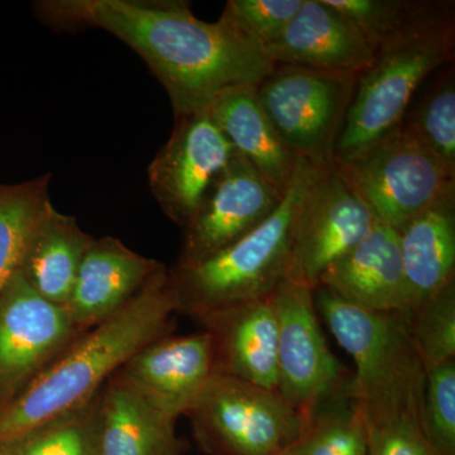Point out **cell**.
<instances>
[{
  "mask_svg": "<svg viewBox=\"0 0 455 455\" xmlns=\"http://www.w3.org/2000/svg\"><path fill=\"white\" fill-rule=\"evenodd\" d=\"M188 416L197 444L212 455H277L299 442L307 421L277 391L220 373Z\"/></svg>",
  "mask_w": 455,
  "mask_h": 455,
  "instance_id": "8992f818",
  "label": "cell"
},
{
  "mask_svg": "<svg viewBox=\"0 0 455 455\" xmlns=\"http://www.w3.org/2000/svg\"><path fill=\"white\" fill-rule=\"evenodd\" d=\"M116 373L176 421L196 406L220 371L211 334L204 331L158 338L132 355Z\"/></svg>",
  "mask_w": 455,
  "mask_h": 455,
  "instance_id": "5bb4252c",
  "label": "cell"
},
{
  "mask_svg": "<svg viewBox=\"0 0 455 455\" xmlns=\"http://www.w3.org/2000/svg\"><path fill=\"white\" fill-rule=\"evenodd\" d=\"M51 175L0 184V293L20 271L33 230L52 206Z\"/></svg>",
  "mask_w": 455,
  "mask_h": 455,
  "instance_id": "603a6c76",
  "label": "cell"
},
{
  "mask_svg": "<svg viewBox=\"0 0 455 455\" xmlns=\"http://www.w3.org/2000/svg\"><path fill=\"white\" fill-rule=\"evenodd\" d=\"M100 395L68 414L0 443V455H99Z\"/></svg>",
  "mask_w": 455,
  "mask_h": 455,
  "instance_id": "cb8c5ba5",
  "label": "cell"
},
{
  "mask_svg": "<svg viewBox=\"0 0 455 455\" xmlns=\"http://www.w3.org/2000/svg\"><path fill=\"white\" fill-rule=\"evenodd\" d=\"M335 167L376 220L397 230L455 194V173L401 125L358 157Z\"/></svg>",
  "mask_w": 455,
  "mask_h": 455,
  "instance_id": "ba28073f",
  "label": "cell"
},
{
  "mask_svg": "<svg viewBox=\"0 0 455 455\" xmlns=\"http://www.w3.org/2000/svg\"><path fill=\"white\" fill-rule=\"evenodd\" d=\"M455 75L454 65L436 71L424 83L412 100L401 127L414 134L424 146L455 173Z\"/></svg>",
  "mask_w": 455,
  "mask_h": 455,
  "instance_id": "d4e9b609",
  "label": "cell"
},
{
  "mask_svg": "<svg viewBox=\"0 0 455 455\" xmlns=\"http://www.w3.org/2000/svg\"><path fill=\"white\" fill-rule=\"evenodd\" d=\"M367 429L368 455H436L419 421L403 419Z\"/></svg>",
  "mask_w": 455,
  "mask_h": 455,
  "instance_id": "4dcf8cb0",
  "label": "cell"
},
{
  "mask_svg": "<svg viewBox=\"0 0 455 455\" xmlns=\"http://www.w3.org/2000/svg\"><path fill=\"white\" fill-rule=\"evenodd\" d=\"M164 266L113 236L95 238L80 265L65 310L84 333L118 313Z\"/></svg>",
  "mask_w": 455,
  "mask_h": 455,
  "instance_id": "2e32d148",
  "label": "cell"
},
{
  "mask_svg": "<svg viewBox=\"0 0 455 455\" xmlns=\"http://www.w3.org/2000/svg\"><path fill=\"white\" fill-rule=\"evenodd\" d=\"M326 169L300 158L283 202L267 220L208 259L170 269L179 313L197 319L276 291L289 276L305 200Z\"/></svg>",
  "mask_w": 455,
  "mask_h": 455,
  "instance_id": "277c9868",
  "label": "cell"
},
{
  "mask_svg": "<svg viewBox=\"0 0 455 455\" xmlns=\"http://www.w3.org/2000/svg\"><path fill=\"white\" fill-rule=\"evenodd\" d=\"M211 334L220 374L277 391L275 292L197 317Z\"/></svg>",
  "mask_w": 455,
  "mask_h": 455,
  "instance_id": "9a60e30c",
  "label": "cell"
},
{
  "mask_svg": "<svg viewBox=\"0 0 455 455\" xmlns=\"http://www.w3.org/2000/svg\"><path fill=\"white\" fill-rule=\"evenodd\" d=\"M176 313L178 295L164 266L124 307L80 334L0 406V443L85 405L132 355L169 333Z\"/></svg>",
  "mask_w": 455,
  "mask_h": 455,
  "instance_id": "7a4b0ae2",
  "label": "cell"
},
{
  "mask_svg": "<svg viewBox=\"0 0 455 455\" xmlns=\"http://www.w3.org/2000/svg\"><path fill=\"white\" fill-rule=\"evenodd\" d=\"M38 9L50 26L101 28L136 51L166 90L175 118L208 109L224 90L259 86L276 66L226 12L204 22L188 2L55 0Z\"/></svg>",
  "mask_w": 455,
  "mask_h": 455,
  "instance_id": "6da1fadb",
  "label": "cell"
},
{
  "mask_svg": "<svg viewBox=\"0 0 455 455\" xmlns=\"http://www.w3.org/2000/svg\"><path fill=\"white\" fill-rule=\"evenodd\" d=\"M398 233L411 313L455 283V194L434 204Z\"/></svg>",
  "mask_w": 455,
  "mask_h": 455,
  "instance_id": "ffe728a7",
  "label": "cell"
},
{
  "mask_svg": "<svg viewBox=\"0 0 455 455\" xmlns=\"http://www.w3.org/2000/svg\"><path fill=\"white\" fill-rule=\"evenodd\" d=\"M331 401L309 416L293 451L299 455H368V429L361 410L344 391Z\"/></svg>",
  "mask_w": 455,
  "mask_h": 455,
  "instance_id": "484cf974",
  "label": "cell"
},
{
  "mask_svg": "<svg viewBox=\"0 0 455 455\" xmlns=\"http://www.w3.org/2000/svg\"><path fill=\"white\" fill-rule=\"evenodd\" d=\"M314 301L355 362L344 395L361 410L367 427L403 419L420 423L427 371L410 334V314L361 309L324 287L314 290Z\"/></svg>",
  "mask_w": 455,
  "mask_h": 455,
  "instance_id": "3957f363",
  "label": "cell"
},
{
  "mask_svg": "<svg viewBox=\"0 0 455 455\" xmlns=\"http://www.w3.org/2000/svg\"><path fill=\"white\" fill-rule=\"evenodd\" d=\"M80 334L65 307L42 298L17 271L0 293V406Z\"/></svg>",
  "mask_w": 455,
  "mask_h": 455,
  "instance_id": "8fae6325",
  "label": "cell"
},
{
  "mask_svg": "<svg viewBox=\"0 0 455 455\" xmlns=\"http://www.w3.org/2000/svg\"><path fill=\"white\" fill-rule=\"evenodd\" d=\"M283 196L235 152L185 228L176 266L194 265L235 243L267 220Z\"/></svg>",
  "mask_w": 455,
  "mask_h": 455,
  "instance_id": "4fadbf2b",
  "label": "cell"
},
{
  "mask_svg": "<svg viewBox=\"0 0 455 455\" xmlns=\"http://www.w3.org/2000/svg\"><path fill=\"white\" fill-rule=\"evenodd\" d=\"M376 217L337 167L322 173L305 200L287 280L311 290L334 263L363 241Z\"/></svg>",
  "mask_w": 455,
  "mask_h": 455,
  "instance_id": "7c38bea8",
  "label": "cell"
},
{
  "mask_svg": "<svg viewBox=\"0 0 455 455\" xmlns=\"http://www.w3.org/2000/svg\"><path fill=\"white\" fill-rule=\"evenodd\" d=\"M454 3L425 18L377 51L358 75L333 155L334 166L349 163L397 130L424 83L453 64Z\"/></svg>",
  "mask_w": 455,
  "mask_h": 455,
  "instance_id": "5b68a950",
  "label": "cell"
},
{
  "mask_svg": "<svg viewBox=\"0 0 455 455\" xmlns=\"http://www.w3.org/2000/svg\"><path fill=\"white\" fill-rule=\"evenodd\" d=\"M304 0H229L224 12L260 44L280 37Z\"/></svg>",
  "mask_w": 455,
  "mask_h": 455,
  "instance_id": "f546056e",
  "label": "cell"
},
{
  "mask_svg": "<svg viewBox=\"0 0 455 455\" xmlns=\"http://www.w3.org/2000/svg\"><path fill=\"white\" fill-rule=\"evenodd\" d=\"M265 51L275 65L355 75L366 71L376 55L358 29L326 0H304Z\"/></svg>",
  "mask_w": 455,
  "mask_h": 455,
  "instance_id": "e0dca14e",
  "label": "cell"
},
{
  "mask_svg": "<svg viewBox=\"0 0 455 455\" xmlns=\"http://www.w3.org/2000/svg\"><path fill=\"white\" fill-rule=\"evenodd\" d=\"M410 334L424 368L455 359V283L416 307L409 316Z\"/></svg>",
  "mask_w": 455,
  "mask_h": 455,
  "instance_id": "83f0119b",
  "label": "cell"
},
{
  "mask_svg": "<svg viewBox=\"0 0 455 455\" xmlns=\"http://www.w3.org/2000/svg\"><path fill=\"white\" fill-rule=\"evenodd\" d=\"M235 154L208 109L176 116L169 140L147 170L161 211L185 229Z\"/></svg>",
  "mask_w": 455,
  "mask_h": 455,
  "instance_id": "30bf717a",
  "label": "cell"
},
{
  "mask_svg": "<svg viewBox=\"0 0 455 455\" xmlns=\"http://www.w3.org/2000/svg\"><path fill=\"white\" fill-rule=\"evenodd\" d=\"M94 241L76 218L57 212L52 205L33 230L20 274L42 298L65 307L80 265Z\"/></svg>",
  "mask_w": 455,
  "mask_h": 455,
  "instance_id": "7402d4cb",
  "label": "cell"
},
{
  "mask_svg": "<svg viewBox=\"0 0 455 455\" xmlns=\"http://www.w3.org/2000/svg\"><path fill=\"white\" fill-rule=\"evenodd\" d=\"M420 425L436 455H455V359L427 372Z\"/></svg>",
  "mask_w": 455,
  "mask_h": 455,
  "instance_id": "f1b7e54d",
  "label": "cell"
},
{
  "mask_svg": "<svg viewBox=\"0 0 455 455\" xmlns=\"http://www.w3.org/2000/svg\"><path fill=\"white\" fill-rule=\"evenodd\" d=\"M357 79L355 74L276 65L257 86V100L296 157L331 167Z\"/></svg>",
  "mask_w": 455,
  "mask_h": 455,
  "instance_id": "52a82bcc",
  "label": "cell"
},
{
  "mask_svg": "<svg viewBox=\"0 0 455 455\" xmlns=\"http://www.w3.org/2000/svg\"><path fill=\"white\" fill-rule=\"evenodd\" d=\"M278 319L277 392L309 419L343 394L347 371L320 328L314 290L284 280L275 291Z\"/></svg>",
  "mask_w": 455,
  "mask_h": 455,
  "instance_id": "9c48e42d",
  "label": "cell"
},
{
  "mask_svg": "<svg viewBox=\"0 0 455 455\" xmlns=\"http://www.w3.org/2000/svg\"><path fill=\"white\" fill-rule=\"evenodd\" d=\"M212 121L236 154L281 193L291 184L299 160L281 140L257 100V86L221 92L208 107Z\"/></svg>",
  "mask_w": 455,
  "mask_h": 455,
  "instance_id": "d6986e66",
  "label": "cell"
},
{
  "mask_svg": "<svg viewBox=\"0 0 455 455\" xmlns=\"http://www.w3.org/2000/svg\"><path fill=\"white\" fill-rule=\"evenodd\" d=\"M175 427L118 373L101 388L99 455H180Z\"/></svg>",
  "mask_w": 455,
  "mask_h": 455,
  "instance_id": "44dd1931",
  "label": "cell"
},
{
  "mask_svg": "<svg viewBox=\"0 0 455 455\" xmlns=\"http://www.w3.org/2000/svg\"><path fill=\"white\" fill-rule=\"evenodd\" d=\"M317 287L361 309L410 314L398 230L376 220L363 241L334 263Z\"/></svg>",
  "mask_w": 455,
  "mask_h": 455,
  "instance_id": "ac0fdd59",
  "label": "cell"
},
{
  "mask_svg": "<svg viewBox=\"0 0 455 455\" xmlns=\"http://www.w3.org/2000/svg\"><path fill=\"white\" fill-rule=\"evenodd\" d=\"M277 455H299L296 453L295 451H293V448L287 449V451H281V453H278Z\"/></svg>",
  "mask_w": 455,
  "mask_h": 455,
  "instance_id": "1f68e13d",
  "label": "cell"
},
{
  "mask_svg": "<svg viewBox=\"0 0 455 455\" xmlns=\"http://www.w3.org/2000/svg\"><path fill=\"white\" fill-rule=\"evenodd\" d=\"M326 3L358 29L374 53L449 4V2L423 0H326Z\"/></svg>",
  "mask_w": 455,
  "mask_h": 455,
  "instance_id": "4316f807",
  "label": "cell"
}]
</instances>
